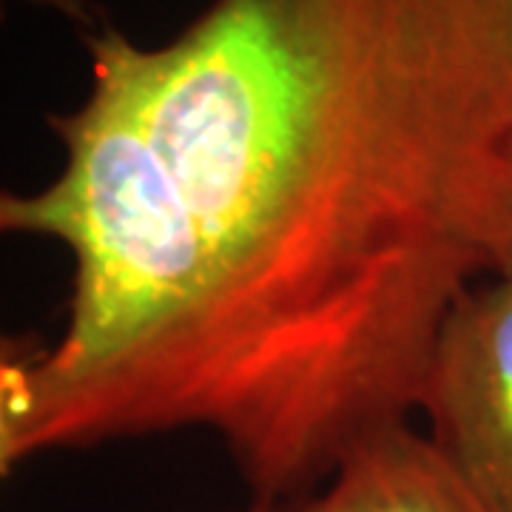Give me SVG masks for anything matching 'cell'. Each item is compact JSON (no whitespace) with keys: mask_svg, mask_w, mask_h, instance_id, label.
<instances>
[{"mask_svg":"<svg viewBox=\"0 0 512 512\" xmlns=\"http://www.w3.org/2000/svg\"><path fill=\"white\" fill-rule=\"evenodd\" d=\"M200 234L208 433L291 507L416 413L512 126V0H211L157 46L83 35Z\"/></svg>","mask_w":512,"mask_h":512,"instance_id":"6da1fadb","label":"cell"},{"mask_svg":"<svg viewBox=\"0 0 512 512\" xmlns=\"http://www.w3.org/2000/svg\"><path fill=\"white\" fill-rule=\"evenodd\" d=\"M46 123L63 165L35 191H3L0 231L72 256L66 325L0 367V473L211 424L217 345L200 234L146 128L109 80Z\"/></svg>","mask_w":512,"mask_h":512,"instance_id":"7a4b0ae2","label":"cell"},{"mask_svg":"<svg viewBox=\"0 0 512 512\" xmlns=\"http://www.w3.org/2000/svg\"><path fill=\"white\" fill-rule=\"evenodd\" d=\"M427 439L498 512H512V274L456 299L424 367Z\"/></svg>","mask_w":512,"mask_h":512,"instance_id":"3957f363","label":"cell"},{"mask_svg":"<svg viewBox=\"0 0 512 512\" xmlns=\"http://www.w3.org/2000/svg\"><path fill=\"white\" fill-rule=\"evenodd\" d=\"M285 510L498 512L410 421L362 441L325 487Z\"/></svg>","mask_w":512,"mask_h":512,"instance_id":"277c9868","label":"cell"},{"mask_svg":"<svg viewBox=\"0 0 512 512\" xmlns=\"http://www.w3.org/2000/svg\"><path fill=\"white\" fill-rule=\"evenodd\" d=\"M473 239L484 274H512V126L495 148L478 191Z\"/></svg>","mask_w":512,"mask_h":512,"instance_id":"5b68a950","label":"cell"},{"mask_svg":"<svg viewBox=\"0 0 512 512\" xmlns=\"http://www.w3.org/2000/svg\"><path fill=\"white\" fill-rule=\"evenodd\" d=\"M231 512H288L285 507H279V504H268V501H251L245 510H231Z\"/></svg>","mask_w":512,"mask_h":512,"instance_id":"8992f818","label":"cell"}]
</instances>
